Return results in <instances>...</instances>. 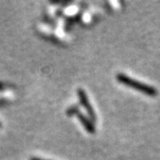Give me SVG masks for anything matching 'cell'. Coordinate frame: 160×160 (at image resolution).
I'll use <instances>...</instances> for the list:
<instances>
[{
    "instance_id": "obj_5",
    "label": "cell",
    "mask_w": 160,
    "mask_h": 160,
    "mask_svg": "<svg viewBox=\"0 0 160 160\" xmlns=\"http://www.w3.org/2000/svg\"><path fill=\"white\" fill-rule=\"evenodd\" d=\"M30 160H46V159H42V158H31Z\"/></svg>"
},
{
    "instance_id": "obj_1",
    "label": "cell",
    "mask_w": 160,
    "mask_h": 160,
    "mask_svg": "<svg viewBox=\"0 0 160 160\" xmlns=\"http://www.w3.org/2000/svg\"><path fill=\"white\" fill-rule=\"evenodd\" d=\"M118 79L119 80L121 83L126 84V85L131 86L134 89H137V90L143 92L146 94H149V95H155L156 94V91H155L154 88L149 87L147 85H144V84H142V83H140L138 81L132 79V78L126 77L125 75H118Z\"/></svg>"
},
{
    "instance_id": "obj_6",
    "label": "cell",
    "mask_w": 160,
    "mask_h": 160,
    "mask_svg": "<svg viewBox=\"0 0 160 160\" xmlns=\"http://www.w3.org/2000/svg\"><path fill=\"white\" fill-rule=\"evenodd\" d=\"M0 126H1V124H0Z\"/></svg>"
},
{
    "instance_id": "obj_3",
    "label": "cell",
    "mask_w": 160,
    "mask_h": 160,
    "mask_svg": "<svg viewBox=\"0 0 160 160\" xmlns=\"http://www.w3.org/2000/svg\"><path fill=\"white\" fill-rule=\"evenodd\" d=\"M78 116V119L80 120V122L82 123V125L84 126V127L86 128V130L87 132H94L95 131V129H94V126L92 125V123L90 119H88L87 118H86V116H84L83 114H81V113H78L77 114Z\"/></svg>"
},
{
    "instance_id": "obj_4",
    "label": "cell",
    "mask_w": 160,
    "mask_h": 160,
    "mask_svg": "<svg viewBox=\"0 0 160 160\" xmlns=\"http://www.w3.org/2000/svg\"><path fill=\"white\" fill-rule=\"evenodd\" d=\"M75 113H78V108H75V107H71L70 109H69L67 110V114L69 116H71V115H74Z\"/></svg>"
},
{
    "instance_id": "obj_2",
    "label": "cell",
    "mask_w": 160,
    "mask_h": 160,
    "mask_svg": "<svg viewBox=\"0 0 160 160\" xmlns=\"http://www.w3.org/2000/svg\"><path fill=\"white\" fill-rule=\"evenodd\" d=\"M78 98H79L80 100V103H81V104L84 106V108L86 109L87 113L89 114V116H90V118H91L92 119L95 120V114H94V111H93V109L92 108L91 104L89 102V100H88V98L86 96V93L85 92V91L82 90V89H78Z\"/></svg>"
}]
</instances>
